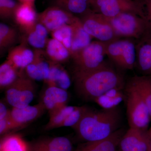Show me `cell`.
Instances as JSON below:
<instances>
[{"instance_id":"obj_2","label":"cell","mask_w":151,"mask_h":151,"mask_svg":"<svg viewBox=\"0 0 151 151\" xmlns=\"http://www.w3.org/2000/svg\"><path fill=\"white\" fill-rule=\"evenodd\" d=\"M122 121V112L118 106L100 110L89 108L73 129L85 142L101 140L120 129Z\"/></svg>"},{"instance_id":"obj_19","label":"cell","mask_w":151,"mask_h":151,"mask_svg":"<svg viewBox=\"0 0 151 151\" xmlns=\"http://www.w3.org/2000/svg\"><path fill=\"white\" fill-rule=\"evenodd\" d=\"M72 142L65 137L42 139L30 146V151H72Z\"/></svg>"},{"instance_id":"obj_28","label":"cell","mask_w":151,"mask_h":151,"mask_svg":"<svg viewBox=\"0 0 151 151\" xmlns=\"http://www.w3.org/2000/svg\"><path fill=\"white\" fill-rule=\"evenodd\" d=\"M16 30L6 24H0V52L1 54L12 48L17 40Z\"/></svg>"},{"instance_id":"obj_35","label":"cell","mask_w":151,"mask_h":151,"mask_svg":"<svg viewBox=\"0 0 151 151\" xmlns=\"http://www.w3.org/2000/svg\"><path fill=\"white\" fill-rule=\"evenodd\" d=\"M145 7V19L148 30L151 32V0H142Z\"/></svg>"},{"instance_id":"obj_12","label":"cell","mask_w":151,"mask_h":151,"mask_svg":"<svg viewBox=\"0 0 151 151\" xmlns=\"http://www.w3.org/2000/svg\"><path fill=\"white\" fill-rule=\"evenodd\" d=\"M46 111L44 105L40 102L36 105H29L23 108H12L10 118L18 129L35 121Z\"/></svg>"},{"instance_id":"obj_21","label":"cell","mask_w":151,"mask_h":151,"mask_svg":"<svg viewBox=\"0 0 151 151\" xmlns=\"http://www.w3.org/2000/svg\"><path fill=\"white\" fill-rule=\"evenodd\" d=\"M45 82L47 86H56L65 90L70 87L71 84L70 77L67 71L59 63L50 60L48 77Z\"/></svg>"},{"instance_id":"obj_10","label":"cell","mask_w":151,"mask_h":151,"mask_svg":"<svg viewBox=\"0 0 151 151\" xmlns=\"http://www.w3.org/2000/svg\"><path fill=\"white\" fill-rule=\"evenodd\" d=\"M77 18L63 9L52 5L37 14V22L52 32L65 25L72 24Z\"/></svg>"},{"instance_id":"obj_11","label":"cell","mask_w":151,"mask_h":151,"mask_svg":"<svg viewBox=\"0 0 151 151\" xmlns=\"http://www.w3.org/2000/svg\"><path fill=\"white\" fill-rule=\"evenodd\" d=\"M147 130L129 128L120 141V151H149Z\"/></svg>"},{"instance_id":"obj_6","label":"cell","mask_w":151,"mask_h":151,"mask_svg":"<svg viewBox=\"0 0 151 151\" xmlns=\"http://www.w3.org/2000/svg\"><path fill=\"white\" fill-rule=\"evenodd\" d=\"M89 2L92 11L107 17L116 16L122 13L131 12L145 19L142 0H89Z\"/></svg>"},{"instance_id":"obj_25","label":"cell","mask_w":151,"mask_h":151,"mask_svg":"<svg viewBox=\"0 0 151 151\" xmlns=\"http://www.w3.org/2000/svg\"><path fill=\"white\" fill-rule=\"evenodd\" d=\"M21 72L12 63L6 60L0 66V87L6 89L21 75Z\"/></svg>"},{"instance_id":"obj_9","label":"cell","mask_w":151,"mask_h":151,"mask_svg":"<svg viewBox=\"0 0 151 151\" xmlns=\"http://www.w3.org/2000/svg\"><path fill=\"white\" fill-rule=\"evenodd\" d=\"M82 15L81 20L83 27L92 37L105 42L118 39L119 37L104 16L90 9Z\"/></svg>"},{"instance_id":"obj_14","label":"cell","mask_w":151,"mask_h":151,"mask_svg":"<svg viewBox=\"0 0 151 151\" xmlns=\"http://www.w3.org/2000/svg\"><path fill=\"white\" fill-rule=\"evenodd\" d=\"M32 62L24 69L26 74L33 80L45 81L49 73L50 60L42 49H35Z\"/></svg>"},{"instance_id":"obj_36","label":"cell","mask_w":151,"mask_h":151,"mask_svg":"<svg viewBox=\"0 0 151 151\" xmlns=\"http://www.w3.org/2000/svg\"><path fill=\"white\" fill-rule=\"evenodd\" d=\"M10 113L11 110L7 108L5 103L1 101L0 103V120L9 117Z\"/></svg>"},{"instance_id":"obj_26","label":"cell","mask_w":151,"mask_h":151,"mask_svg":"<svg viewBox=\"0 0 151 151\" xmlns=\"http://www.w3.org/2000/svg\"><path fill=\"white\" fill-rule=\"evenodd\" d=\"M52 5L73 15H83L89 10L90 6L89 0H53Z\"/></svg>"},{"instance_id":"obj_13","label":"cell","mask_w":151,"mask_h":151,"mask_svg":"<svg viewBox=\"0 0 151 151\" xmlns=\"http://www.w3.org/2000/svg\"><path fill=\"white\" fill-rule=\"evenodd\" d=\"M68 100L69 95L66 90L56 86H48L43 92L41 102L50 116L68 105Z\"/></svg>"},{"instance_id":"obj_34","label":"cell","mask_w":151,"mask_h":151,"mask_svg":"<svg viewBox=\"0 0 151 151\" xmlns=\"http://www.w3.org/2000/svg\"><path fill=\"white\" fill-rule=\"evenodd\" d=\"M18 129L17 127L11 119L10 116L0 120V134L4 135L12 130Z\"/></svg>"},{"instance_id":"obj_30","label":"cell","mask_w":151,"mask_h":151,"mask_svg":"<svg viewBox=\"0 0 151 151\" xmlns=\"http://www.w3.org/2000/svg\"><path fill=\"white\" fill-rule=\"evenodd\" d=\"M122 90L113 89L108 91L94 101L103 107V108H111L117 107L122 100L125 98Z\"/></svg>"},{"instance_id":"obj_7","label":"cell","mask_w":151,"mask_h":151,"mask_svg":"<svg viewBox=\"0 0 151 151\" xmlns=\"http://www.w3.org/2000/svg\"><path fill=\"white\" fill-rule=\"evenodd\" d=\"M33 80L23 73L6 89V100L13 108L27 106L32 102L35 94Z\"/></svg>"},{"instance_id":"obj_23","label":"cell","mask_w":151,"mask_h":151,"mask_svg":"<svg viewBox=\"0 0 151 151\" xmlns=\"http://www.w3.org/2000/svg\"><path fill=\"white\" fill-rule=\"evenodd\" d=\"M127 83L134 87L145 101L151 119V76H135Z\"/></svg>"},{"instance_id":"obj_37","label":"cell","mask_w":151,"mask_h":151,"mask_svg":"<svg viewBox=\"0 0 151 151\" xmlns=\"http://www.w3.org/2000/svg\"><path fill=\"white\" fill-rule=\"evenodd\" d=\"M18 1H19V3H21V4H29L33 6H35V0H18Z\"/></svg>"},{"instance_id":"obj_32","label":"cell","mask_w":151,"mask_h":151,"mask_svg":"<svg viewBox=\"0 0 151 151\" xmlns=\"http://www.w3.org/2000/svg\"><path fill=\"white\" fill-rule=\"evenodd\" d=\"M89 108L86 106H76L65 121L61 124L60 127H70L74 129L80 122Z\"/></svg>"},{"instance_id":"obj_29","label":"cell","mask_w":151,"mask_h":151,"mask_svg":"<svg viewBox=\"0 0 151 151\" xmlns=\"http://www.w3.org/2000/svg\"><path fill=\"white\" fill-rule=\"evenodd\" d=\"M76 106L66 105L50 115V119L44 129L45 131H49L60 128L61 124L65 119L72 113Z\"/></svg>"},{"instance_id":"obj_3","label":"cell","mask_w":151,"mask_h":151,"mask_svg":"<svg viewBox=\"0 0 151 151\" xmlns=\"http://www.w3.org/2000/svg\"><path fill=\"white\" fill-rule=\"evenodd\" d=\"M125 87L127 119L129 128L148 130L151 119L147 106L134 87L128 83Z\"/></svg>"},{"instance_id":"obj_18","label":"cell","mask_w":151,"mask_h":151,"mask_svg":"<svg viewBox=\"0 0 151 151\" xmlns=\"http://www.w3.org/2000/svg\"><path fill=\"white\" fill-rule=\"evenodd\" d=\"M34 58V51L29 47L27 44L22 42L19 45L10 49L7 60L21 72H23L32 62Z\"/></svg>"},{"instance_id":"obj_1","label":"cell","mask_w":151,"mask_h":151,"mask_svg":"<svg viewBox=\"0 0 151 151\" xmlns=\"http://www.w3.org/2000/svg\"><path fill=\"white\" fill-rule=\"evenodd\" d=\"M76 91L86 101H93L113 89L125 86L122 76L105 62L94 70L73 73Z\"/></svg>"},{"instance_id":"obj_16","label":"cell","mask_w":151,"mask_h":151,"mask_svg":"<svg viewBox=\"0 0 151 151\" xmlns=\"http://www.w3.org/2000/svg\"><path fill=\"white\" fill-rule=\"evenodd\" d=\"M138 66L144 75L151 76V32L148 31L136 45Z\"/></svg>"},{"instance_id":"obj_33","label":"cell","mask_w":151,"mask_h":151,"mask_svg":"<svg viewBox=\"0 0 151 151\" xmlns=\"http://www.w3.org/2000/svg\"><path fill=\"white\" fill-rule=\"evenodd\" d=\"M19 3L15 0H0V17L1 19H13Z\"/></svg>"},{"instance_id":"obj_22","label":"cell","mask_w":151,"mask_h":151,"mask_svg":"<svg viewBox=\"0 0 151 151\" xmlns=\"http://www.w3.org/2000/svg\"><path fill=\"white\" fill-rule=\"evenodd\" d=\"M72 38L70 54L71 55L86 47L92 42V37L83 27L81 19L77 18L72 24Z\"/></svg>"},{"instance_id":"obj_5","label":"cell","mask_w":151,"mask_h":151,"mask_svg":"<svg viewBox=\"0 0 151 151\" xmlns=\"http://www.w3.org/2000/svg\"><path fill=\"white\" fill-rule=\"evenodd\" d=\"M106 46V42L94 41L72 55L73 73L87 72L100 67L105 62Z\"/></svg>"},{"instance_id":"obj_24","label":"cell","mask_w":151,"mask_h":151,"mask_svg":"<svg viewBox=\"0 0 151 151\" xmlns=\"http://www.w3.org/2000/svg\"><path fill=\"white\" fill-rule=\"evenodd\" d=\"M45 48L47 56L52 62L60 64L71 58L70 51L61 42L53 38L48 40Z\"/></svg>"},{"instance_id":"obj_27","label":"cell","mask_w":151,"mask_h":151,"mask_svg":"<svg viewBox=\"0 0 151 151\" xmlns=\"http://www.w3.org/2000/svg\"><path fill=\"white\" fill-rule=\"evenodd\" d=\"M0 151H30V146L20 136L7 135L1 140Z\"/></svg>"},{"instance_id":"obj_31","label":"cell","mask_w":151,"mask_h":151,"mask_svg":"<svg viewBox=\"0 0 151 151\" xmlns=\"http://www.w3.org/2000/svg\"><path fill=\"white\" fill-rule=\"evenodd\" d=\"M51 33L52 38L61 42L70 53L73 33L71 25L63 26Z\"/></svg>"},{"instance_id":"obj_4","label":"cell","mask_w":151,"mask_h":151,"mask_svg":"<svg viewBox=\"0 0 151 151\" xmlns=\"http://www.w3.org/2000/svg\"><path fill=\"white\" fill-rule=\"evenodd\" d=\"M105 17L118 37L139 40L149 31L145 19L133 13H122L112 17Z\"/></svg>"},{"instance_id":"obj_15","label":"cell","mask_w":151,"mask_h":151,"mask_svg":"<svg viewBox=\"0 0 151 151\" xmlns=\"http://www.w3.org/2000/svg\"><path fill=\"white\" fill-rule=\"evenodd\" d=\"M124 129H119L108 138L101 140L86 142L73 151H117L120 141L125 134Z\"/></svg>"},{"instance_id":"obj_38","label":"cell","mask_w":151,"mask_h":151,"mask_svg":"<svg viewBox=\"0 0 151 151\" xmlns=\"http://www.w3.org/2000/svg\"><path fill=\"white\" fill-rule=\"evenodd\" d=\"M147 134L149 139V151H151V126L147 130Z\"/></svg>"},{"instance_id":"obj_8","label":"cell","mask_w":151,"mask_h":151,"mask_svg":"<svg viewBox=\"0 0 151 151\" xmlns=\"http://www.w3.org/2000/svg\"><path fill=\"white\" fill-rule=\"evenodd\" d=\"M106 55L120 68L132 69L137 61L136 45L129 40H116L106 43Z\"/></svg>"},{"instance_id":"obj_17","label":"cell","mask_w":151,"mask_h":151,"mask_svg":"<svg viewBox=\"0 0 151 151\" xmlns=\"http://www.w3.org/2000/svg\"><path fill=\"white\" fill-rule=\"evenodd\" d=\"M37 14L35 6L19 4L14 14L13 19L22 32H26L37 22Z\"/></svg>"},{"instance_id":"obj_20","label":"cell","mask_w":151,"mask_h":151,"mask_svg":"<svg viewBox=\"0 0 151 151\" xmlns=\"http://www.w3.org/2000/svg\"><path fill=\"white\" fill-rule=\"evenodd\" d=\"M48 31L43 25L37 22L34 26L24 34L22 42L35 49H42L46 47L48 39Z\"/></svg>"}]
</instances>
